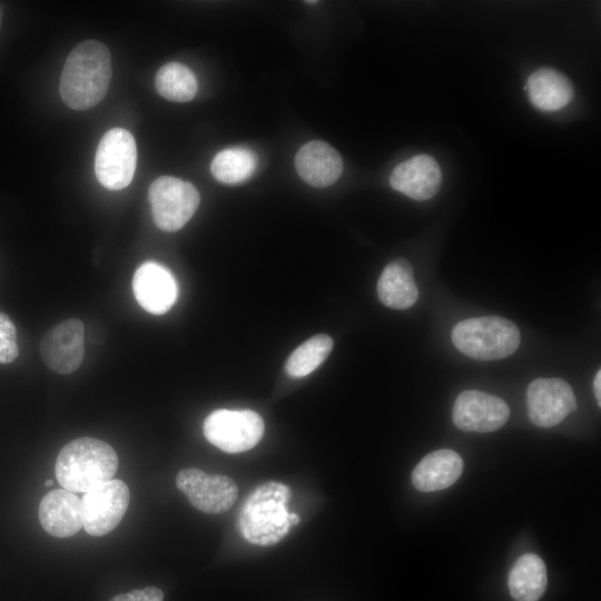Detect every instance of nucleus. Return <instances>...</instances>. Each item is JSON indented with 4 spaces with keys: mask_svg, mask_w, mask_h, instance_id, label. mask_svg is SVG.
Listing matches in <instances>:
<instances>
[{
    "mask_svg": "<svg viewBox=\"0 0 601 601\" xmlns=\"http://www.w3.org/2000/svg\"><path fill=\"white\" fill-rule=\"evenodd\" d=\"M509 416V406L502 398L477 390L460 393L452 413L453 423L457 428L479 433L501 428Z\"/></svg>",
    "mask_w": 601,
    "mask_h": 601,
    "instance_id": "9b49d317",
    "label": "nucleus"
},
{
    "mask_svg": "<svg viewBox=\"0 0 601 601\" xmlns=\"http://www.w3.org/2000/svg\"><path fill=\"white\" fill-rule=\"evenodd\" d=\"M137 164L134 136L126 129L112 128L100 139L95 156V173L106 188L119 190L132 180Z\"/></svg>",
    "mask_w": 601,
    "mask_h": 601,
    "instance_id": "0eeeda50",
    "label": "nucleus"
},
{
    "mask_svg": "<svg viewBox=\"0 0 601 601\" xmlns=\"http://www.w3.org/2000/svg\"><path fill=\"white\" fill-rule=\"evenodd\" d=\"M593 391L594 396L598 402V405H601V371H598L594 381H593Z\"/></svg>",
    "mask_w": 601,
    "mask_h": 601,
    "instance_id": "a878e982",
    "label": "nucleus"
},
{
    "mask_svg": "<svg viewBox=\"0 0 601 601\" xmlns=\"http://www.w3.org/2000/svg\"><path fill=\"white\" fill-rule=\"evenodd\" d=\"M129 501V489L121 480L111 479L87 491L81 499L86 532L93 536L111 532L124 518Z\"/></svg>",
    "mask_w": 601,
    "mask_h": 601,
    "instance_id": "6e6552de",
    "label": "nucleus"
},
{
    "mask_svg": "<svg viewBox=\"0 0 601 601\" xmlns=\"http://www.w3.org/2000/svg\"><path fill=\"white\" fill-rule=\"evenodd\" d=\"M158 93L170 101L186 102L197 92V80L193 71L183 63L164 65L155 77Z\"/></svg>",
    "mask_w": 601,
    "mask_h": 601,
    "instance_id": "4be33fe9",
    "label": "nucleus"
},
{
    "mask_svg": "<svg viewBox=\"0 0 601 601\" xmlns=\"http://www.w3.org/2000/svg\"><path fill=\"white\" fill-rule=\"evenodd\" d=\"M260 415L250 410L220 408L204 421V435L209 443L227 453H242L253 449L264 434Z\"/></svg>",
    "mask_w": 601,
    "mask_h": 601,
    "instance_id": "423d86ee",
    "label": "nucleus"
},
{
    "mask_svg": "<svg viewBox=\"0 0 601 601\" xmlns=\"http://www.w3.org/2000/svg\"><path fill=\"white\" fill-rule=\"evenodd\" d=\"M380 300L394 309L411 307L418 297L413 268L405 258H397L387 264L377 282Z\"/></svg>",
    "mask_w": 601,
    "mask_h": 601,
    "instance_id": "a211bd4d",
    "label": "nucleus"
},
{
    "mask_svg": "<svg viewBox=\"0 0 601 601\" xmlns=\"http://www.w3.org/2000/svg\"><path fill=\"white\" fill-rule=\"evenodd\" d=\"M39 520L50 535L72 536L83 524L81 499L65 489L52 490L40 502Z\"/></svg>",
    "mask_w": 601,
    "mask_h": 601,
    "instance_id": "2eb2a0df",
    "label": "nucleus"
},
{
    "mask_svg": "<svg viewBox=\"0 0 601 601\" xmlns=\"http://www.w3.org/2000/svg\"><path fill=\"white\" fill-rule=\"evenodd\" d=\"M546 584L545 564L533 553L521 555L509 573V591L515 601H538L543 595Z\"/></svg>",
    "mask_w": 601,
    "mask_h": 601,
    "instance_id": "aec40b11",
    "label": "nucleus"
},
{
    "mask_svg": "<svg viewBox=\"0 0 601 601\" xmlns=\"http://www.w3.org/2000/svg\"><path fill=\"white\" fill-rule=\"evenodd\" d=\"M85 352V326L69 318L51 327L40 342L45 364L56 373L70 374L79 368Z\"/></svg>",
    "mask_w": 601,
    "mask_h": 601,
    "instance_id": "f8f14e48",
    "label": "nucleus"
},
{
    "mask_svg": "<svg viewBox=\"0 0 601 601\" xmlns=\"http://www.w3.org/2000/svg\"><path fill=\"white\" fill-rule=\"evenodd\" d=\"M441 183V169L430 155H416L401 162L390 176V184L395 190L415 200L435 196Z\"/></svg>",
    "mask_w": 601,
    "mask_h": 601,
    "instance_id": "4468645a",
    "label": "nucleus"
},
{
    "mask_svg": "<svg viewBox=\"0 0 601 601\" xmlns=\"http://www.w3.org/2000/svg\"><path fill=\"white\" fill-rule=\"evenodd\" d=\"M148 198L156 226L169 233L183 228L200 201L193 184L171 176L155 179L149 186Z\"/></svg>",
    "mask_w": 601,
    "mask_h": 601,
    "instance_id": "39448f33",
    "label": "nucleus"
},
{
    "mask_svg": "<svg viewBox=\"0 0 601 601\" xmlns=\"http://www.w3.org/2000/svg\"><path fill=\"white\" fill-rule=\"evenodd\" d=\"M333 339L317 334L300 344L287 358L286 373L292 377H304L316 370L329 355Z\"/></svg>",
    "mask_w": 601,
    "mask_h": 601,
    "instance_id": "5701e85b",
    "label": "nucleus"
},
{
    "mask_svg": "<svg viewBox=\"0 0 601 601\" xmlns=\"http://www.w3.org/2000/svg\"><path fill=\"white\" fill-rule=\"evenodd\" d=\"M462 472L461 456L452 450L443 449L425 455L414 467L411 480L416 490L433 492L454 484Z\"/></svg>",
    "mask_w": 601,
    "mask_h": 601,
    "instance_id": "f3484780",
    "label": "nucleus"
},
{
    "mask_svg": "<svg viewBox=\"0 0 601 601\" xmlns=\"http://www.w3.org/2000/svg\"><path fill=\"white\" fill-rule=\"evenodd\" d=\"M18 354L16 326L7 314L0 312V363L9 364Z\"/></svg>",
    "mask_w": 601,
    "mask_h": 601,
    "instance_id": "b1692460",
    "label": "nucleus"
},
{
    "mask_svg": "<svg viewBox=\"0 0 601 601\" xmlns=\"http://www.w3.org/2000/svg\"><path fill=\"white\" fill-rule=\"evenodd\" d=\"M111 75L108 47L98 40H85L66 59L59 81L60 96L73 110L90 109L106 96Z\"/></svg>",
    "mask_w": 601,
    "mask_h": 601,
    "instance_id": "f257e3e1",
    "label": "nucleus"
},
{
    "mask_svg": "<svg viewBox=\"0 0 601 601\" xmlns=\"http://www.w3.org/2000/svg\"><path fill=\"white\" fill-rule=\"evenodd\" d=\"M524 89L532 105L545 111L559 110L573 98L570 80L563 73L550 68L534 71Z\"/></svg>",
    "mask_w": 601,
    "mask_h": 601,
    "instance_id": "6ab92c4d",
    "label": "nucleus"
},
{
    "mask_svg": "<svg viewBox=\"0 0 601 601\" xmlns=\"http://www.w3.org/2000/svg\"><path fill=\"white\" fill-rule=\"evenodd\" d=\"M518 326L500 316H482L459 322L452 331L454 346L477 361H494L512 355L520 345Z\"/></svg>",
    "mask_w": 601,
    "mask_h": 601,
    "instance_id": "20e7f679",
    "label": "nucleus"
},
{
    "mask_svg": "<svg viewBox=\"0 0 601 601\" xmlns=\"http://www.w3.org/2000/svg\"><path fill=\"white\" fill-rule=\"evenodd\" d=\"M109 601H164V593L156 587H147L117 594Z\"/></svg>",
    "mask_w": 601,
    "mask_h": 601,
    "instance_id": "393cba45",
    "label": "nucleus"
},
{
    "mask_svg": "<svg viewBox=\"0 0 601 601\" xmlns=\"http://www.w3.org/2000/svg\"><path fill=\"white\" fill-rule=\"evenodd\" d=\"M528 415L539 427H552L577 410L572 387L561 378H536L526 391Z\"/></svg>",
    "mask_w": 601,
    "mask_h": 601,
    "instance_id": "9d476101",
    "label": "nucleus"
},
{
    "mask_svg": "<svg viewBox=\"0 0 601 601\" xmlns=\"http://www.w3.org/2000/svg\"><path fill=\"white\" fill-rule=\"evenodd\" d=\"M318 1H306V3L308 4H314V3H317Z\"/></svg>",
    "mask_w": 601,
    "mask_h": 601,
    "instance_id": "c85d7f7f",
    "label": "nucleus"
},
{
    "mask_svg": "<svg viewBox=\"0 0 601 601\" xmlns=\"http://www.w3.org/2000/svg\"><path fill=\"white\" fill-rule=\"evenodd\" d=\"M289 497L290 489L282 482L268 481L255 487L238 515L242 535L259 546H270L283 540L293 526L287 510Z\"/></svg>",
    "mask_w": 601,
    "mask_h": 601,
    "instance_id": "f03ea898",
    "label": "nucleus"
},
{
    "mask_svg": "<svg viewBox=\"0 0 601 601\" xmlns=\"http://www.w3.org/2000/svg\"><path fill=\"white\" fill-rule=\"evenodd\" d=\"M176 485L194 508L208 514L228 511L238 497V487L233 479L221 474H207L196 467L179 471Z\"/></svg>",
    "mask_w": 601,
    "mask_h": 601,
    "instance_id": "1a4fd4ad",
    "label": "nucleus"
},
{
    "mask_svg": "<svg viewBox=\"0 0 601 601\" xmlns=\"http://www.w3.org/2000/svg\"><path fill=\"white\" fill-rule=\"evenodd\" d=\"M132 290L137 303L148 313L162 315L175 304L177 283L173 274L155 262L141 264L132 277Z\"/></svg>",
    "mask_w": 601,
    "mask_h": 601,
    "instance_id": "ddd939ff",
    "label": "nucleus"
},
{
    "mask_svg": "<svg viewBox=\"0 0 601 601\" xmlns=\"http://www.w3.org/2000/svg\"><path fill=\"white\" fill-rule=\"evenodd\" d=\"M45 485H46V486L52 485V481H51V480H47V481L45 482Z\"/></svg>",
    "mask_w": 601,
    "mask_h": 601,
    "instance_id": "cd10ccee",
    "label": "nucleus"
},
{
    "mask_svg": "<svg viewBox=\"0 0 601 601\" xmlns=\"http://www.w3.org/2000/svg\"><path fill=\"white\" fill-rule=\"evenodd\" d=\"M117 469L116 451L108 443L87 436L67 443L55 465L59 484L73 493H86L110 481Z\"/></svg>",
    "mask_w": 601,
    "mask_h": 601,
    "instance_id": "7ed1b4c3",
    "label": "nucleus"
},
{
    "mask_svg": "<svg viewBox=\"0 0 601 601\" xmlns=\"http://www.w3.org/2000/svg\"><path fill=\"white\" fill-rule=\"evenodd\" d=\"M2 17H3V13H2L1 4H0V28H1V23H2Z\"/></svg>",
    "mask_w": 601,
    "mask_h": 601,
    "instance_id": "bb28decb",
    "label": "nucleus"
},
{
    "mask_svg": "<svg viewBox=\"0 0 601 601\" xmlns=\"http://www.w3.org/2000/svg\"><path fill=\"white\" fill-rule=\"evenodd\" d=\"M295 167L305 183L324 188L339 178L343 173V160L331 145L313 140L299 148L295 156Z\"/></svg>",
    "mask_w": 601,
    "mask_h": 601,
    "instance_id": "dca6fc26",
    "label": "nucleus"
},
{
    "mask_svg": "<svg viewBox=\"0 0 601 601\" xmlns=\"http://www.w3.org/2000/svg\"><path fill=\"white\" fill-rule=\"evenodd\" d=\"M257 156L246 147H230L219 151L213 159V176L224 185L246 181L256 170Z\"/></svg>",
    "mask_w": 601,
    "mask_h": 601,
    "instance_id": "412c9836",
    "label": "nucleus"
}]
</instances>
